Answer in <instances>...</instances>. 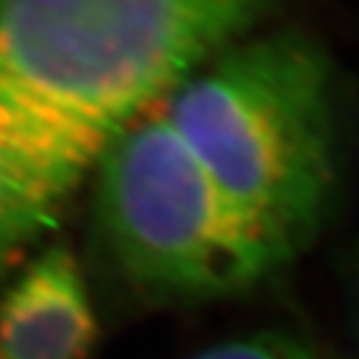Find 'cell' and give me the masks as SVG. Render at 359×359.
Here are the masks:
<instances>
[{
    "instance_id": "cell-1",
    "label": "cell",
    "mask_w": 359,
    "mask_h": 359,
    "mask_svg": "<svg viewBox=\"0 0 359 359\" xmlns=\"http://www.w3.org/2000/svg\"><path fill=\"white\" fill-rule=\"evenodd\" d=\"M294 0H0V271L123 130Z\"/></svg>"
},
{
    "instance_id": "cell-2",
    "label": "cell",
    "mask_w": 359,
    "mask_h": 359,
    "mask_svg": "<svg viewBox=\"0 0 359 359\" xmlns=\"http://www.w3.org/2000/svg\"><path fill=\"white\" fill-rule=\"evenodd\" d=\"M339 77L309 30L246 37L174 90L163 109L213 183L292 259L336 186Z\"/></svg>"
},
{
    "instance_id": "cell-3",
    "label": "cell",
    "mask_w": 359,
    "mask_h": 359,
    "mask_svg": "<svg viewBox=\"0 0 359 359\" xmlns=\"http://www.w3.org/2000/svg\"><path fill=\"white\" fill-rule=\"evenodd\" d=\"M90 179L104 255L144 299H223L248 292L290 262L213 183L163 104L109 144Z\"/></svg>"
},
{
    "instance_id": "cell-4",
    "label": "cell",
    "mask_w": 359,
    "mask_h": 359,
    "mask_svg": "<svg viewBox=\"0 0 359 359\" xmlns=\"http://www.w3.org/2000/svg\"><path fill=\"white\" fill-rule=\"evenodd\" d=\"M100 320L72 248H44L0 297V359H90Z\"/></svg>"
},
{
    "instance_id": "cell-5",
    "label": "cell",
    "mask_w": 359,
    "mask_h": 359,
    "mask_svg": "<svg viewBox=\"0 0 359 359\" xmlns=\"http://www.w3.org/2000/svg\"><path fill=\"white\" fill-rule=\"evenodd\" d=\"M190 359H341L318 343L287 332H255L209 346Z\"/></svg>"
}]
</instances>
